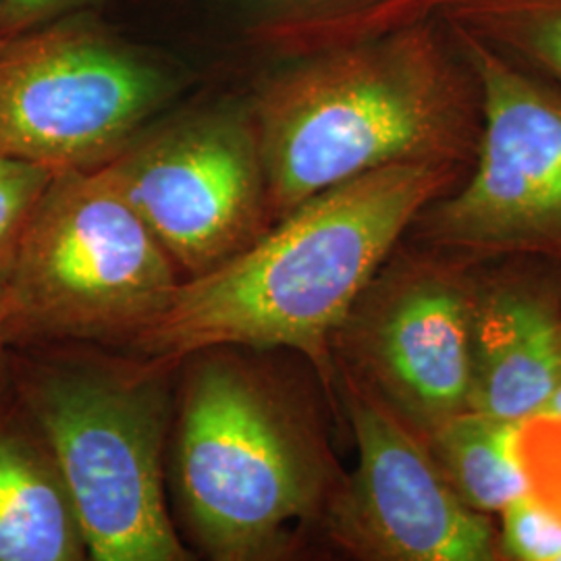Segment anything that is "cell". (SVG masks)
Segmentation results:
<instances>
[{
    "label": "cell",
    "mask_w": 561,
    "mask_h": 561,
    "mask_svg": "<svg viewBox=\"0 0 561 561\" xmlns=\"http://www.w3.org/2000/svg\"><path fill=\"white\" fill-rule=\"evenodd\" d=\"M522 431L524 422L466 410L443 422L424 443L461 502L489 516L533 491Z\"/></svg>",
    "instance_id": "14"
},
{
    "label": "cell",
    "mask_w": 561,
    "mask_h": 561,
    "mask_svg": "<svg viewBox=\"0 0 561 561\" xmlns=\"http://www.w3.org/2000/svg\"><path fill=\"white\" fill-rule=\"evenodd\" d=\"M497 551L510 560L561 561V505L533 491L502 512Z\"/></svg>",
    "instance_id": "17"
},
{
    "label": "cell",
    "mask_w": 561,
    "mask_h": 561,
    "mask_svg": "<svg viewBox=\"0 0 561 561\" xmlns=\"http://www.w3.org/2000/svg\"><path fill=\"white\" fill-rule=\"evenodd\" d=\"M461 0H225L248 41L275 59L443 21Z\"/></svg>",
    "instance_id": "13"
},
{
    "label": "cell",
    "mask_w": 561,
    "mask_h": 561,
    "mask_svg": "<svg viewBox=\"0 0 561 561\" xmlns=\"http://www.w3.org/2000/svg\"><path fill=\"white\" fill-rule=\"evenodd\" d=\"M561 387V304L539 280L479 283L470 410L535 421Z\"/></svg>",
    "instance_id": "11"
},
{
    "label": "cell",
    "mask_w": 561,
    "mask_h": 561,
    "mask_svg": "<svg viewBox=\"0 0 561 561\" xmlns=\"http://www.w3.org/2000/svg\"><path fill=\"white\" fill-rule=\"evenodd\" d=\"M192 85L190 69L96 11L0 36V154L55 173L102 169Z\"/></svg>",
    "instance_id": "6"
},
{
    "label": "cell",
    "mask_w": 561,
    "mask_h": 561,
    "mask_svg": "<svg viewBox=\"0 0 561 561\" xmlns=\"http://www.w3.org/2000/svg\"><path fill=\"white\" fill-rule=\"evenodd\" d=\"M181 280L231 261L275 225L248 94L181 101L106 164Z\"/></svg>",
    "instance_id": "8"
},
{
    "label": "cell",
    "mask_w": 561,
    "mask_h": 561,
    "mask_svg": "<svg viewBox=\"0 0 561 561\" xmlns=\"http://www.w3.org/2000/svg\"><path fill=\"white\" fill-rule=\"evenodd\" d=\"M335 401L352 428L358 463L343 477L321 533L366 561H493L497 530L445 481L422 437L373 391L335 370Z\"/></svg>",
    "instance_id": "10"
},
{
    "label": "cell",
    "mask_w": 561,
    "mask_h": 561,
    "mask_svg": "<svg viewBox=\"0 0 561 561\" xmlns=\"http://www.w3.org/2000/svg\"><path fill=\"white\" fill-rule=\"evenodd\" d=\"M460 175L447 164H393L324 190L231 261L181 280L127 350L167 360L225 343L287 350L335 400V331L422 208Z\"/></svg>",
    "instance_id": "2"
},
{
    "label": "cell",
    "mask_w": 561,
    "mask_h": 561,
    "mask_svg": "<svg viewBox=\"0 0 561 561\" xmlns=\"http://www.w3.org/2000/svg\"><path fill=\"white\" fill-rule=\"evenodd\" d=\"M248 99L275 222L385 167L463 171L481 136L479 83L443 21L279 59Z\"/></svg>",
    "instance_id": "3"
},
{
    "label": "cell",
    "mask_w": 561,
    "mask_h": 561,
    "mask_svg": "<svg viewBox=\"0 0 561 561\" xmlns=\"http://www.w3.org/2000/svg\"><path fill=\"white\" fill-rule=\"evenodd\" d=\"M181 360L99 343L7 350V377L41 422L92 561H190L167 493Z\"/></svg>",
    "instance_id": "4"
},
{
    "label": "cell",
    "mask_w": 561,
    "mask_h": 561,
    "mask_svg": "<svg viewBox=\"0 0 561 561\" xmlns=\"http://www.w3.org/2000/svg\"><path fill=\"white\" fill-rule=\"evenodd\" d=\"M4 321H7V287L0 280V381L7 377V340H4Z\"/></svg>",
    "instance_id": "19"
},
{
    "label": "cell",
    "mask_w": 561,
    "mask_h": 561,
    "mask_svg": "<svg viewBox=\"0 0 561 561\" xmlns=\"http://www.w3.org/2000/svg\"><path fill=\"white\" fill-rule=\"evenodd\" d=\"M443 21L561 90V0H461Z\"/></svg>",
    "instance_id": "15"
},
{
    "label": "cell",
    "mask_w": 561,
    "mask_h": 561,
    "mask_svg": "<svg viewBox=\"0 0 561 561\" xmlns=\"http://www.w3.org/2000/svg\"><path fill=\"white\" fill-rule=\"evenodd\" d=\"M102 0H0V36L57 20L62 15L96 11Z\"/></svg>",
    "instance_id": "18"
},
{
    "label": "cell",
    "mask_w": 561,
    "mask_h": 561,
    "mask_svg": "<svg viewBox=\"0 0 561 561\" xmlns=\"http://www.w3.org/2000/svg\"><path fill=\"white\" fill-rule=\"evenodd\" d=\"M57 173L0 154V280L9 279L42 196Z\"/></svg>",
    "instance_id": "16"
},
{
    "label": "cell",
    "mask_w": 561,
    "mask_h": 561,
    "mask_svg": "<svg viewBox=\"0 0 561 561\" xmlns=\"http://www.w3.org/2000/svg\"><path fill=\"white\" fill-rule=\"evenodd\" d=\"M181 277L106 171H60L4 280L9 347L99 343L127 350L159 321Z\"/></svg>",
    "instance_id": "5"
},
{
    "label": "cell",
    "mask_w": 561,
    "mask_h": 561,
    "mask_svg": "<svg viewBox=\"0 0 561 561\" xmlns=\"http://www.w3.org/2000/svg\"><path fill=\"white\" fill-rule=\"evenodd\" d=\"M535 421L560 422L561 424V387L551 396V400L542 405V410L535 416Z\"/></svg>",
    "instance_id": "20"
},
{
    "label": "cell",
    "mask_w": 561,
    "mask_h": 561,
    "mask_svg": "<svg viewBox=\"0 0 561 561\" xmlns=\"http://www.w3.org/2000/svg\"><path fill=\"white\" fill-rule=\"evenodd\" d=\"M90 560L80 518L41 422L0 381V561Z\"/></svg>",
    "instance_id": "12"
},
{
    "label": "cell",
    "mask_w": 561,
    "mask_h": 561,
    "mask_svg": "<svg viewBox=\"0 0 561 561\" xmlns=\"http://www.w3.org/2000/svg\"><path fill=\"white\" fill-rule=\"evenodd\" d=\"M314 381L287 350L225 343L181 358L167 493L196 560H291L321 530L345 472Z\"/></svg>",
    "instance_id": "1"
},
{
    "label": "cell",
    "mask_w": 561,
    "mask_h": 561,
    "mask_svg": "<svg viewBox=\"0 0 561 561\" xmlns=\"http://www.w3.org/2000/svg\"><path fill=\"white\" fill-rule=\"evenodd\" d=\"M447 30L479 83L481 136L470 175L426 204L405 238L460 261H561V90L477 36Z\"/></svg>",
    "instance_id": "7"
},
{
    "label": "cell",
    "mask_w": 561,
    "mask_h": 561,
    "mask_svg": "<svg viewBox=\"0 0 561 561\" xmlns=\"http://www.w3.org/2000/svg\"><path fill=\"white\" fill-rule=\"evenodd\" d=\"M477 291L460 259L401 238L333 335L335 370L426 439L470 410Z\"/></svg>",
    "instance_id": "9"
}]
</instances>
